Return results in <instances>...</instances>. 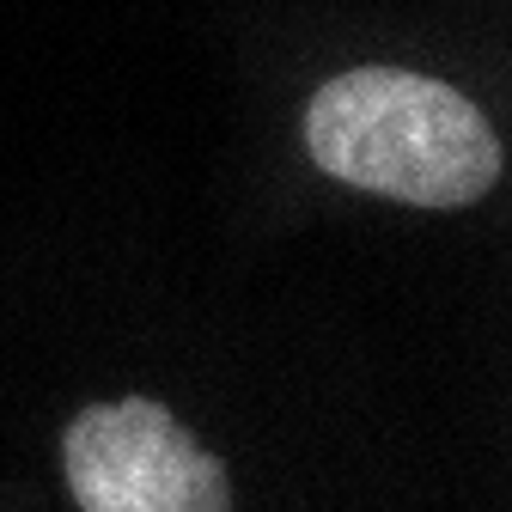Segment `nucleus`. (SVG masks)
Listing matches in <instances>:
<instances>
[{"mask_svg": "<svg viewBox=\"0 0 512 512\" xmlns=\"http://www.w3.org/2000/svg\"><path fill=\"white\" fill-rule=\"evenodd\" d=\"M61 470L80 512H232L226 464L153 397L86 403L61 439Z\"/></svg>", "mask_w": 512, "mask_h": 512, "instance_id": "f03ea898", "label": "nucleus"}, {"mask_svg": "<svg viewBox=\"0 0 512 512\" xmlns=\"http://www.w3.org/2000/svg\"><path fill=\"white\" fill-rule=\"evenodd\" d=\"M311 165L409 208H470L500 183V135L445 80L409 68H348L305 104Z\"/></svg>", "mask_w": 512, "mask_h": 512, "instance_id": "f257e3e1", "label": "nucleus"}]
</instances>
